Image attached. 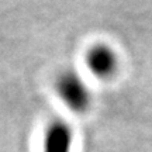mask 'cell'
Here are the masks:
<instances>
[{
    "label": "cell",
    "mask_w": 152,
    "mask_h": 152,
    "mask_svg": "<svg viewBox=\"0 0 152 152\" xmlns=\"http://www.w3.org/2000/svg\"><path fill=\"white\" fill-rule=\"evenodd\" d=\"M55 93L73 113H85L92 104V92L86 80L73 69H65L54 82Z\"/></svg>",
    "instance_id": "6da1fadb"
},
{
    "label": "cell",
    "mask_w": 152,
    "mask_h": 152,
    "mask_svg": "<svg viewBox=\"0 0 152 152\" xmlns=\"http://www.w3.org/2000/svg\"><path fill=\"white\" fill-rule=\"evenodd\" d=\"M85 65L94 77L107 80L118 71V55L110 45L99 42L92 45L85 55Z\"/></svg>",
    "instance_id": "7a4b0ae2"
},
{
    "label": "cell",
    "mask_w": 152,
    "mask_h": 152,
    "mask_svg": "<svg viewBox=\"0 0 152 152\" xmlns=\"http://www.w3.org/2000/svg\"><path fill=\"white\" fill-rule=\"evenodd\" d=\"M73 130L64 120L51 121L44 132L42 152H72L73 149Z\"/></svg>",
    "instance_id": "3957f363"
}]
</instances>
